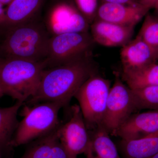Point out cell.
Listing matches in <instances>:
<instances>
[{
	"mask_svg": "<svg viewBox=\"0 0 158 158\" xmlns=\"http://www.w3.org/2000/svg\"><path fill=\"white\" fill-rule=\"evenodd\" d=\"M75 2L81 14L91 25L96 18L97 0H75Z\"/></svg>",
	"mask_w": 158,
	"mask_h": 158,
	"instance_id": "22",
	"label": "cell"
},
{
	"mask_svg": "<svg viewBox=\"0 0 158 158\" xmlns=\"http://www.w3.org/2000/svg\"><path fill=\"white\" fill-rule=\"evenodd\" d=\"M58 128L34 140L20 158H68L59 140Z\"/></svg>",
	"mask_w": 158,
	"mask_h": 158,
	"instance_id": "14",
	"label": "cell"
},
{
	"mask_svg": "<svg viewBox=\"0 0 158 158\" xmlns=\"http://www.w3.org/2000/svg\"><path fill=\"white\" fill-rule=\"evenodd\" d=\"M4 95V94H3V93L1 92V90H0V98L2 97V96Z\"/></svg>",
	"mask_w": 158,
	"mask_h": 158,
	"instance_id": "30",
	"label": "cell"
},
{
	"mask_svg": "<svg viewBox=\"0 0 158 158\" xmlns=\"http://www.w3.org/2000/svg\"><path fill=\"white\" fill-rule=\"evenodd\" d=\"M46 67L44 61L3 59L0 62V90L24 103L36 93Z\"/></svg>",
	"mask_w": 158,
	"mask_h": 158,
	"instance_id": "3",
	"label": "cell"
},
{
	"mask_svg": "<svg viewBox=\"0 0 158 158\" xmlns=\"http://www.w3.org/2000/svg\"><path fill=\"white\" fill-rule=\"evenodd\" d=\"M5 32H6V29L4 28L3 26L0 25V45H1V42L2 40Z\"/></svg>",
	"mask_w": 158,
	"mask_h": 158,
	"instance_id": "26",
	"label": "cell"
},
{
	"mask_svg": "<svg viewBox=\"0 0 158 158\" xmlns=\"http://www.w3.org/2000/svg\"><path fill=\"white\" fill-rule=\"evenodd\" d=\"M6 19V9H4V6L0 3V25L4 24Z\"/></svg>",
	"mask_w": 158,
	"mask_h": 158,
	"instance_id": "25",
	"label": "cell"
},
{
	"mask_svg": "<svg viewBox=\"0 0 158 158\" xmlns=\"http://www.w3.org/2000/svg\"><path fill=\"white\" fill-rule=\"evenodd\" d=\"M135 27L116 24L95 19L90 25V33L95 43L108 47L124 46L131 41Z\"/></svg>",
	"mask_w": 158,
	"mask_h": 158,
	"instance_id": "10",
	"label": "cell"
},
{
	"mask_svg": "<svg viewBox=\"0 0 158 158\" xmlns=\"http://www.w3.org/2000/svg\"><path fill=\"white\" fill-rule=\"evenodd\" d=\"M120 58L122 73L138 69L158 60L152 49L138 36L122 47Z\"/></svg>",
	"mask_w": 158,
	"mask_h": 158,
	"instance_id": "13",
	"label": "cell"
},
{
	"mask_svg": "<svg viewBox=\"0 0 158 158\" xmlns=\"http://www.w3.org/2000/svg\"><path fill=\"white\" fill-rule=\"evenodd\" d=\"M43 22L51 37L64 33L88 32L90 25L81 12L65 3L54 6Z\"/></svg>",
	"mask_w": 158,
	"mask_h": 158,
	"instance_id": "9",
	"label": "cell"
},
{
	"mask_svg": "<svg viewBox=\"0 0 158 158\" xmlns=\"http://www.w3.org/2000/svg\"><path fill=\"white\" fill-rule=\"evenodd\" d=\"M2 58H0V62H1V61H2Z\"/></svg>",
	"mask_w": 158,
	"mask_h": 158,
	"instance_id": "32",
	"label": "cell"
},
{
	"mask_svg": "<svg viewBox=\"0 0 158 158\" xmlns=\"http://www.w3.org/2000/svg\"><path fill=\"white\" fill-rule=\"evenodd\" d=\"M150 158H158V153L156 154L154 156Z\"/></svg>",
	"mask_w": 158,
	"mask_h": 158,
	"instance_id": "28",
	"label": "cell"
},
{
	"mask_svg": "<svg viewBox=\"0 0 158 158\" xmlns=\"http://www.w3.org/2000/svg\"><path fill=\"white\" fill-rule=\"evenodd\" d=\"M137 36L149 46L158 60V17L147 15Z\"/></svg>",
	"mask_w": 158,
	"mask_h": 158,
	"instance_id": "20",
	"label": "cell"
},
{
	"mask_svg": "<svg viewBox=\"0 0 158 158\" xmlns=\"http://www.w3.org/2000/svg\"><path fill=\"white\" fill-rule=\"evenodd\" d=\"M119 148L124 158H150L158 153V131L131 141L122 140Z\"/></svg>",
	"mask_w": 158,
	"mask_h": 158,
	"instance_id": "16",
	"label": "cell"
},
{
	"mask_svg": "<svg viewBox=\"0 0 158 158\" xmlns=\"http://www.w3.org/2000/svg\"><path fill=\"white\" fill-rule=\"evenodd\" d=\"M132 91L136 110H158V85Z\"/></svg>",
	"mask_w": 158,
	"mask_h": 158,
	"instance_id": "21",
	"label": "cell"
},
{
	"mask_svg": "<svg viewBox=\"0 0 158 158\" xmlns=\"http://www.w3.org/2000/svg\"><path fill=\"white\" fill-rule=\"evenodd\" d=\"M95 42L90 32L64 33L52 36L44 61L46 68L93 56Z\"/></svg>",
	"mask_w": 158,
	"mask_h": 158,
	"instance_id": "5",
	"label": "cell"
},
{
	"mask_svg": "<svg viewBox=\"0 0 158 158\" xmlns=\"http://www.w3.org/2000/svg\"><path fill=\"white\" fill-rule=\"evenodd\" d=\"M149 9L141 5L126 6L106 2L99 8L95 19L135 27L146 15Z\"/></svg>",
	"mask_w": 158,
	"mask_h": 158,
	"instance_id": "11",
	"label": "cell"
},
{
	"mask_svg": "<svg viewBox=\"0 0 158 158\" xmlns=\"http://www.w3.org/2000/svg\"><path fill=\"white\" fill-rule=\"evenodd\" d=\"M13 0H0V3L3 6H7L9 5L13 1Z\"/></svg>",
	"mask_w": 158,
	"mask_h": 158,
	"instance_id": "27",
	"label": "cell"
},
{
	"mask_svg": "<svg viewBox=\"0 0 158 158\" xmlns=\"http://www.w3.org/2000/svg\"><path fill=\"white\" fill-rule=\"evenodd\" d=\"M106 2L115 3V4L128 5L129 6H136L140 5L137 2L136 0H104Z\"/></svg>",
	"mask_w": 158,
	"mask_h": 158,
	"instance_id": "23",
	"label": "cell"
},
{
	"mask_svg": "<svg viewBox=\"0 0 158 158\" xmlns=\"http://www.w3.org/2000/svg\"><path fill=\"white\" fill-rule=\"evenodd\" d=\"M158 131V110L132 114L120 126L114 136L123 141L137 140Z\"/></svg>",
	"mask_w": 158,
	"mask_h": 158,
	"instance_id": "12",
	"label": "cell"
},
{
	"mask_svg": "<svg viewBox=\"0 0 158 158\" xmlns=\"http://www.w3.org/2000/svg\"><path fill=\"white\" fill-rule=\"evenodd\" d=\"M34 105L23 108V118L19 123L11 145L19 146L34 141L53 132L61 124L58 116L63 107L61 103L46 102Z\"/></svg>",
	"mask_w": 158,
	"mask_h": 158,
	"instance_id": "4",
	"label": "cell"
},
{
	"mask_svg": "<svg viewBox=\"0 0 158 158\" xmlns=\"http://www.w3.org/2000/svg\"><path fill=\"white\" fill-rule=\"evenodd\" d=\"M98 73L93 56L67 63L46 68L43 72L36 93L30 99L33 104L39 102H56L68 104L82 85Z\"/></svg>",
	"mask_w": 158,
	"mask_h": 158,
	"instance_id": "1",
	"label": "cell"
},
{
	"mask_svg": "<svg viewBox=\"0 0 158 158\" xmlns=\"http://www.w3.org/2000/svg\"><path fill=\"white\" fill-rule=\"evenodd\" d=\"M110 89V81L97 73L88 79L76 93L74 97L88 130L102 125Z\"/></svg>",
	"mask_w": 158,
	"mask_h": 158,
	"instance_id": "6",
	"label": "cell"
},
{
	"mask_svg": "<svg viewBox=\"0 0 158 158\" xmlns=\"http://www.w3.org/2000/svg\"><path fill=\"white\" fill-rule=\"evenodd\" d=\"M90 149L86 158H121L110 134L102 126L90 131Z\"/></svg>",
	"mask_w": 158,
	"mask_h": 158,
	"instance_id": "17",
	"label": "cell"
},
{
	"mask_svg": "<svg viewBox=\"0 0 158 158\" xmlns=\"http://www.w3.org/2000/svg\"><path fill=\"white\" fill-rule=\"evenodd\" d=\"M69 119L57 129L60 142L68 158H77L81 154L87 155L90 149L89 131L78 105L71 107Z\"/></svg>",
	"mask_w": 158,
	"mask_h": 158,
	"instance_id": "8",
	"label": "cell"
},
{
	"mask_svg": "<svg viewBox=\"0 0 158 158\" xmlns=\"http://www.w3.org/2000/svg\"><path fill=\"white\" fill-rule=\"evenodd\" d=\"M50 37L43 21L38 18L6 29L0 45V58L44 61Z\"/></svg>",
	"mask_w": 158,
	"mask_h": 158,
	"instance_id": "2",
	"label": "cell"
},
{
	"mask_svg": "<svg viewBox=\"0 0 158 158\" xmlns=\"http://www.w3.org/2000/svg\"><path fill=\"white\" fill-rule=\"evenodd\" d=\"M44 0H13L6 9V19L2 25L5 29L38 18L37 12Z\"/></svg>",
	"mask_w": 158,
	"mask_h": 158,
	"instance_id": "15",
	"label": "cell"
},
{
	"mask_svg": "<svg viewBox=\"0 0 158 158\" xmlns=\"http://www.w3.org/2000/svg\"><path fill=\"white\" fill-rule=\"evenodd\" d=\"M110 89L102 125L111 135L136 110L132 90L124 83L119 73Z\"/></svg>",
	"mask_w": 158,
	"mask_h": 158,
	"instance_id": "7",
	"label": "cell"
},
{
	"mask_svg": "<svg viewBox=\"0 0 158 158\" xmlns=\"http://www.w3.org/2000/svg\"><path fill=\"white\" fill-rule=\"evenodd\" d=\"M137 2L138 4L149 9L152 7H155L156 5V0H137Z\"/></svg>",
	"mask_w": 158,
	"mask_h": 158,
	"instance_id": "24",
	"label": "cell"
},
{
	"mask_svg": "<svg viewBox=\"0 0 158 158\" xmlns=\"http://www.w3.org/2000/svg\"><path fill=\"white\" fill-rule=\"evenodd\" d=\"M158 4V0H156V5H155V6H156V5H157Z\"/></svg>",
	"mask_w": 158,
	"mask_h": 158,
	"instance_id": "31",
	"label": "cell"
},
{
	"mask_svg": "<svg viewBox=\"0 0 158 158\" xmlns=\"http://www.w3.org/2000/svg\"><path fill=\"white\" fill-rule=\"evenodd\" d=\"M155 8H156V10L158 14V4L155 7ZM157 16H158V15Z\"/></svg>",
	"mask_w": 158,
	"mask_h": 158,
	"instance_id": "29",
	"label": "cell"
},
{
	"mask_svg": "<svg viewBox=\"0 0 158 158\" xmlns=\"http://www.w3.org/2000/svg\"><path fill=\"white\" fill-rule=\"evenodd\" d=\"M157 17H158V16H157Z\"/></svg>",
	"mask_w": 158,
	"mask_h": 158,
	"instance_id": "33",
	"label": "cell"
},
{
	"mask_svg": "<svg viewBox=\"0 0 158 158\" xmlns=\"http://www.w3.org/2000/svg\"><path fill=\"white\" fill-rule=\"evenodd\" d=\"M23 103L17 102L11 106L0 108V146L10 144L19 122L17 113Z\"/></svg>",
	"mask_w": 158,
	"mask_h": 158,
	"instance_id": "19",
	"label": "cell"
},
{
	"mask_svg": "<svg viewBox=\"0 0 158 158\" xmlns=\"http://www.w3.org/2000/svg\"><path fill=\"white\" fill-rule=\"evenodd\" d=\"M123 82L132 90L158 85V64L150 63L141 68L122 73Z\"/></svg>",
	"mask_w": 158,
	"mask_h": 158,
	"instance_id": "18",
	"label": "cell"
}]
</instances>
